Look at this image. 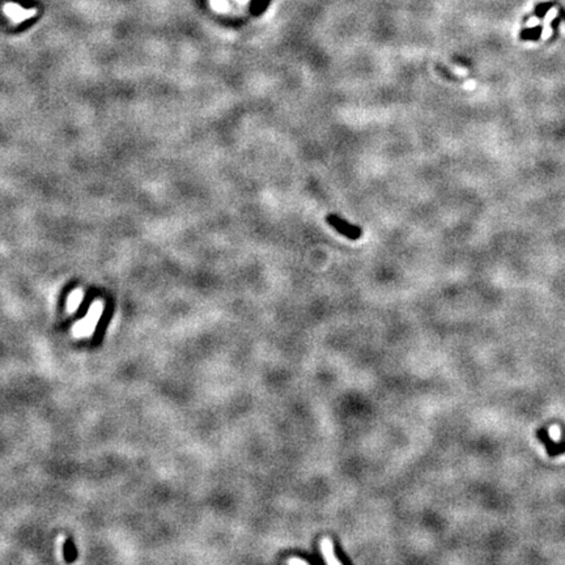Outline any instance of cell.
<instances>
[{"instance_id": "1", "label": "cell", "mask_w": 565, "mask_h": 565, "mask_svg": "<svg viewBox=\"0 0 565 565\" xmlns=\"http://www.w3.org/2000/svg\"><path fill=\"white\" fill-rule=\"evenodd\" d=\"M101 313H102V304L96 303L94 305H92L88 315L75 326L74 334L76 337H89L94 331Z\"/></svg>"}, {"instance_id": "2", "label": "cell", "mask_w": 565, "mask_h": 565, "mask_svg": "<svg viewBox=\"0 0 565 565\" xmlns=\"http://www.w3.org/2000/svg\"><path fill=\"white\" fill-rule=\"evenodd\" d=\"M326 221H327L328 225L331 226V228H334L338 233L343 234L344 237L349 238V240H359V238L361 237V234H363L361 228H359V226L356 225H352L351 223L343 220L342 217H339L338 215H334V214L328 215V216L326 217Z\"/></svg>"}, {"instance_id": "3", "label": "cell", "mask_w": 565, "mask_h": 565, "mask_svg": "<svg viewBox=\"0 0 565 565\" xmlns=\"http://www.w3.org/2000/svg\"><path fill=\"white\" fill-rule=\"evenodd\" d=\"M321 550H322L323 556H325L326 562H327V564H340V562H343L334 556V552H332V543L328 538H325V539L322 540V543H321Z\"/></svg>"}, {"instance_id": "4", "label": "cell", "mask_w": 565, "mask_h": 565, "mask_svg": "<svg viewBox=\"0 0 565 565\" xmlns=\"http://www.w3.org/2000/svg\"><path fill=\"white\" fill-rule=\"evenodd\" d=\"M540 33H542V28H540V26H537V28H533V29H526V30H523L522 33H521V38H522V40L535 41L540 37Z\"/></svg>"}, {"instance_id": "5", "label": "cell", "mask_w": 565, "mask_h": 565, "mask_svg": "<svg viewBox=\"0 0 565 565\" xmlns=\"http://www.w3.org/2000/svg\"><path fill=\"white\" fill-rule=\"evenodd\" d=\"M437 69H438L439 75H441V76L445 77V79H448V80L457 81V83H462V81H463L462 77L457 76V75H454L453 72L449 71V69L446 68V67H444V66H443V64H438V66H437Z\"/></svg>"}, {"instance_id": "6", "label": "cell", "mask_w": 565, "mask_h": 565, "mask_svg": "<svg viewBox=\"0 0 565 565\" xmlns=\"http://www.w3.org/2000/svg\"><path fill=\"white\" fill-rule=\"evenodd\" d=\"M81 298H83V294H81L80 291H76L74 292V293L69 296V300H68V309L69 311H74L76 310L77 306H79V304H80Z\"/></svg>"}, {"instance_id": "7", "label": "cell", "mask_w": 565, "mask_h": 565, "mask_svg": "<svg viewBox=\"0 0 565 565\" xmlns=\"http://www.w3.org/2000/svg\"><path fill=\"white\" fill-rule=\"evenodd\" d=\"M288 564H304V565H306V564H309V562L306 561V560H304V559H297V557H294V559H289L288 560Z\"/></svg>"}]
</instances>
